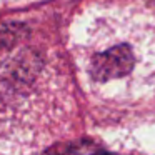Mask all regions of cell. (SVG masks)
Wrapping results in <instances>:
<instances>
[{
  "mask_svg": "<svg viewBox=\"0 0 155 155\" xmlns=\"http://www.w3.org/2000/svg\"><path fill=\"white\" fill-rule=\"evenodd\" d=\"M135 57L130 45L120 44L95 54L90 60V77L98 84L122 78L134 70Z\"/></svg>",
  "mask_w": 155,
  "mask_h": 155,
  "instance_id": "obj_1",
  "label": "cell"
},
{
  "mask_svg": "<svg viewBox=\"0 0 155 155\" xmlns=\"http://www.w3.org/2000/svg\"><path fill=\"white\" fill-rule=\"evenodd\" d=\"M30 28L22 22H0V50H8L28 37Z\"/></svg>",
  "mask_w": 155,
  "mask_h": 155,
  "instance_id": "obj_2",
  "label": "cell"
},
{
  "mask_svg": "<svg viewBox=\"0 0 155 155\" xmlns=\"http://www.w3.org/2000/svg\"><path fill=\"white\" fill-rule=\"evenodd\" d=\"M57 155H117V153L104 150V148L90 143V142H78V143L67 145V147L62 148Z\"/></svg>",
  "mask_w": 155,
  "mask_h": 155,
  "instance_id": "obj_3",
  "label": "cell"
}]
</instances>
